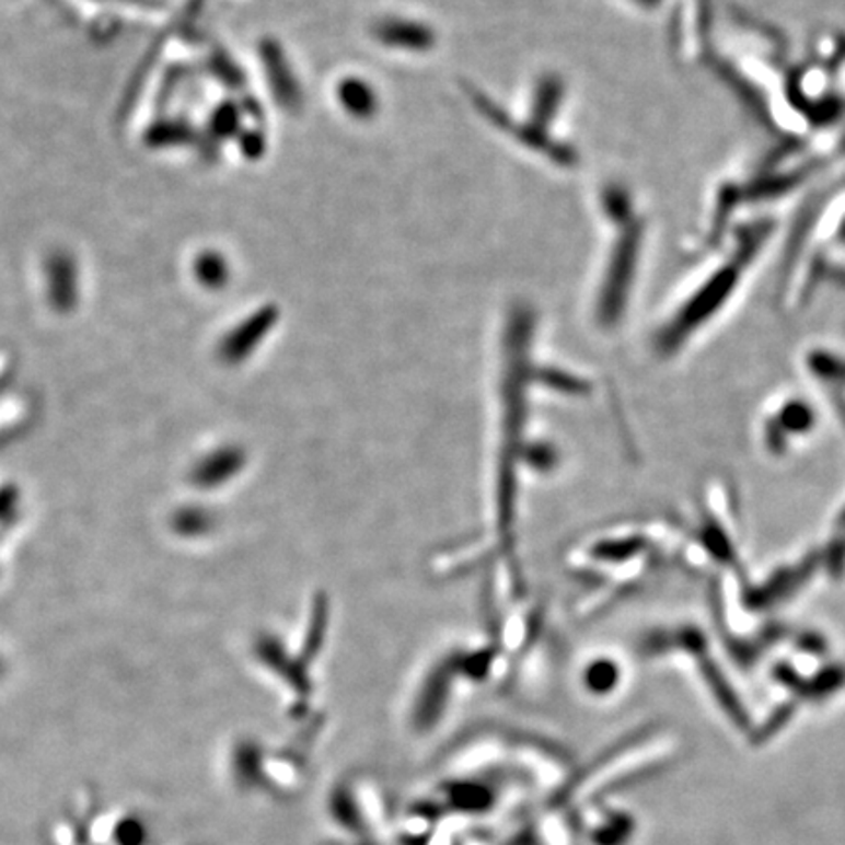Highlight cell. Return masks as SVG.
Instances as JSON below:
<instances>
[{
	"label": "cell",
	"mask_w": 845,
	"mask_h": 845,
	"mask_svg": "<svg viewBox=\"0 0 845 845\" xmlns=\"http://www.w3.org/2000/svg\"><path fill=\"white\" fill-rule=\"evenodd\" d=\"M782 221L775 213H763L738 221L718 238L715 245L705 248L703 263L691 273L680 288V300L665 323L662 335L665 343H680L710 322L717 310H722L742 290L745 278L755 273L763 257L769 253L779 233Z\"/></svg>",
	"instance_id": "obj_1"
},
{
	"label": "cell",
	"mask_w": 845,
	"mask_h": 845,
	"mask_svg": "<svg viewBox=\"0 0 845 845\" xmlns=\"http://www.w3.org/2000/svg\"><path fill=\"white\" fill-rule=\"evenodd\" d=\"M601 210L618 235L609 251L599 288L598 320L603 325H615L628 305V296L643 263L648 220L636 208L634 194L623 184H606L601 193Z\"/></svg>",
	"instance_id": "obj_2"
},
{
	"label": "cell",
	"mask_w": 845,
	"mask_h": 845,
	"mask_svg": "<svg viewBox=\"0 0 845 845\" xmlns=\"http://www.w3.org/2000/svg\"><path fill=\"white\" fill-rule=\"evenodd\" d=\"M466 91L472 94L476 108L486 116L487 120L501 131H506L507 136L523 143L524 148L551 159L554 165L574 166L578 163V151L560 139L552 138L546 129L534 126L533 121H514L503 108L497 106L496 102L489 101L486 94H482L472 86Z\"/></svg>",
	"instance_id": "obj_3"
},
{
	"label": "cell",
	"mask_w": 845,
	"mask_h": 845,
	"mask_svg": "<svg viewBox=\"0 0 845 845\" xmlns=\"http://www.w3.org/2000/svg\"><path fill=\"white\" fill-rule=\"evenodd\" d=\"M372 34L384 46L404 49V51H419V54L431 49L437 42L432 30L415 20H380L372 30Z\"/></svg>",
	"instance_id": "obj_4"
},
{
	"label": "cell",
	"mask_w": 845,
	"mask_h": 845,
	"mask_svg": "<svg viewBox=\"0 0 845 845\" xmlns=\"http://www.w3.org/2000/svg\"><path fill=\"white\" fill-rule=\"evenodd\" d=\"M265 63L270 74V84L278 102L288 111L300 112L303 106L302 84L296 79L290 65L286 61L285 54L278 46H268L265 49Z\"/></svg>",
	"instance_id": "obj_5"
},
{
	"label": "cell",
	"mask_w": 845,
	"mask_h": 845,
	"mask_svg": "<svg viewBox=\"0 0 845 845\" xmlns=\"http://www.w3.org/2000/svg\"><path fill=\"white\" fill-rule=\"evenodd\" d=\"M566 86L558 74H544L534 86L533 104H531V118L534 126L546 129L560 111Z\"/></svg>",
	"instance_id": "obj_6"
},
{
	"label": "cell",
	"mask_w": 845,
	"mask_h": 845,
	"mask_svg": "<svg viewBox=\"0 0 845 845\" xmlns=\"http://www.w3.org/2000/svg\"><path fill=\"white\" fill-rule=\"evenodd\" d=\"M337 99L343 111L359 120H368L378 112L377 92L359 77L343 79L337 86Z\"/></svg>",
	"instance_id": "obj_7"
}]
</instances>
